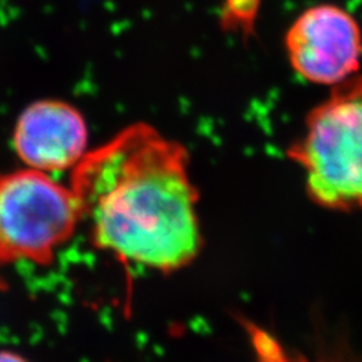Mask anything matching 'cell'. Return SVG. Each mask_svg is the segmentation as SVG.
<instances>
[{
  "label": "cell",
  "mask_w": 362,
  "mask_h": 362,
  "mask_svg": "<svg viewBox=\"0 0 362 362\" xmlns=\"http://www.w3.org/2000/svg\"><path fill=\"white\" fill-rule=\"evenodd\" d=\"M70 187L94 245L119 262L168 274L198 255V190L189 154L150 124H132L86 153L73 168Z\"/></svg>",
  "instance_id": "6da1fadb"
},
{
  "label": "cell",
  "mask_w": 362,
  "mask_h": 362,
  "mask_svg": "<svg viewBox=\"0 0 362 362\" xmlns=\"http://www.w3.org/2000/svg\"><path fill=\"white\" fill-rule=\"evenodd\" d=\"M13 145L28 168L47 174L66 171L86 154V121L65 101L38 100L18 117Z\"/></svg>",
  "instance_id": "5b68a950"
},
{
  "label": "cell",
  "mask_w": 362,
  "mask_h": 362,
  "mask_svg": "<svg viewBox=\"0 0 362 362\" xmlns=\"http://www.w3.org/2000/svg\"><path fill=\"white\" fill-rule=\"evenodd\" d=\"M310 199L326 210L362 211V73L331 88L287 151Z\"/></svg>",
  "instance_id": "7a4b0ae2"
},
{
  "label": "cell",
  "mask_w": 362,
  "mask_h": 362,
  "mask_svg": "<svg viewBox=\"0 0 362 362\" xmlns=\"http://www.w3.org/2000/svg\"><path fill=\"white\" fill-rule=\"evenodd\" d=\"M81 222L71 187L47 173L28 168L0 175V264H50Z\"/></svg>",
  "instance_id": "3957f363"
},
{
  "label": "cell",
  "mask_w": 362,
  "mask_h": 362,
  "mask_svg": "<svg viewBox=\"0 0 362 362\" xmlns=\"http://www.w3.org/2000/svg\"><path fill=\"white\" fill-rule=\"evenodd\" d=\"M242 325L245 326L257 362H308L300 355H290L287 349L259 325L249 320H242Z\"/></svg>",
  "instance_id": "8992f818"
},
{
  "label": "cell",
  "mask_w": 362,
  "mask_h": 362,
  "mask_svg": "<svg viewBox=\"0 0 362 362\" xmlns=\"http://www.w3.org/2000/svg\"><path fill=\"white\" fill-rule=\"evenodd\" d=\"M259 0H225L222 8L223 25L230 29H251L258 14Z\"/></svg>",
  "instance_id": "52a82bcc"
},
{
  "label": "cell",
  "mask_w": 362,
  "mask_h": 362,
  "mask_svg": "<svg viewBox=\"0 0 362 362\" xmlns=\"http://www.w3.org/2000/svg\"><path fill=\"white\" fill-rule=\"evenodd\" d=\"M284 49L293 71L305 82L332 88L359 73L362 29L343 6L313 5L288 26Z\"/></svg>",
  "instance_id": "277c9868"
},
{
  "label": "cell",
  "mask_w": 362,
  "mask_h": 362,
  "mask_svg": "<svg viewBox=\"0 0 362 362\" xmlns=\"http://www.w3.org/2000/svg\"><path fill=\"white\" fill-rule=\"evenodd\" d=\"M0 362H29V361L16 352H9V350H0Z\"/></svg>",
  "instance_id": "ba28073f"
},
{
  "label": "cell",
  "mask_w": 362,
  "mask_h": 362,
  "mask_svg": "<svg viewBox=\"0 0 362 362\" xmlns=\"http://www.w3.org/2000/svg\"><path fill=\"white\" fill-rule=\"evenodd\" d=\"M0 266H2V264H0ZM0 286H2V276H0Z\"/></svg>",
  "instance_id": "9c48e42d"
}]
</instances>
